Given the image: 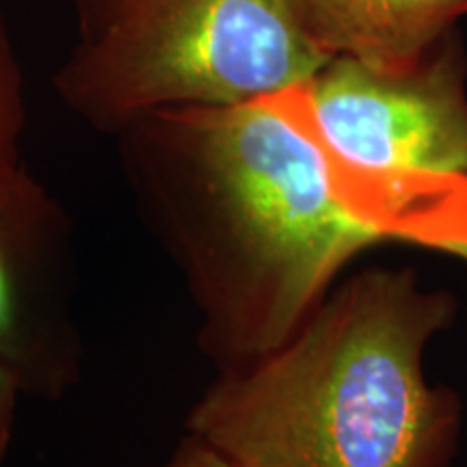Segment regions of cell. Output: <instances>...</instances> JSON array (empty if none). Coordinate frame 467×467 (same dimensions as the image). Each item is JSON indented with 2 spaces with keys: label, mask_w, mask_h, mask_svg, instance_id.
<instances>
[{
  "label": "cell",
  "mask_w": 467,
  "mask_h": 467,
  "mask_svg": "<svg viewBox=\"0 0 467 467\" xmlns=\"http://www.w3.org/2000/svg\"><path fill=\"white\" fill-rule=\"evenodd\" d=\"M121 134L223 372L288 342L344 265L383 241L337 197L318 145L265 100L151 110Z\"/></svg>",
  "instance_id": "1"
},
{
  "label": "cell",
  "mask_w": 467,
  "mask_h": 467,
  "mask_svg": "<svg viewBox=\"0 0 467 467\" xmlns=\"http://www.w3.org/2000/svg\"><path fill=\"white\" fill-rule=\"evenodd\" d=\"M452 318L446 290L368 268L277 350L223 372L186 431L234 467H451L461 407L424 353Z\"/></svg>",
  "instance_id": "2"
},
{
  "label": "cell",
  "mask_w": 467,
  "mask_h": 467,
  "mask_svg": "<svg viewBox=\"0 0 467 467\" xmlns=\"http://www.w3.org/2000/svg\"><path fill=\"white\" fill-rule=\"evenodd\" d=\"M76 44L55 76L74 113L121 132L151 110L241 104L312 80L329 57L288 0H72Z\"/></svg>",
  "instance_id": "3"
},
{
  "label": "cell",
  "mask_w": 467,
  "mask_h": 467,
  "mask_svg": "<svg viewBox=\"0 0 467 467\" xmlns=\"http://www.w3.org/2000/svg\"><path fill=\"white\" fill-rule=\"evenodd\" d=\"M262 100L318 145L350 213L366 192L405 175H467V96L451 55L399 72L337 57L307 83Z\"/></svg>",
  "instance_id": "4"
},
{
  "label": "cell",
  "mask_w": 467,
  "mask_h": 467,
  "mask_svg": "<svg viewBox=\"0 0 467 467\" xmlns=\"http://www.w3.org/2000/svg\"><path fill=\"white\" fill-rule=\"evenodd\" d=\"M67 223L26 167L0 182V366L22 394L57 399L78 377Z\"/></svg>",
  "instance_id": "5"
},
{
  "label": "cell",
  "mask_w": 467,
  "mask_h": 467,
  "mask_svg": "<svg viewBox=\"0 0 467 467\" xmlns=\"http://www.w3.org/2000/svg\"><path fill=\"white\" fill-rule=\"evenodd\" d=\"M301 31L329 58L399 72L431 55L467 0H288Z\"/></svg>",
  "instance_id": "6"
},
{
  "label": "cell",
  "mask_w": 467,
  "mask_h": 467,
  "mask_svg": "<svg viewBox=\"0 0 467 467\" xmlns=\"http://www.w3.org/2000/svg\"><path fill=\"white\" fill-rule=\"evenodd\" d=\"M26 121L25 98H22V72L14 46L0 20V182L25 165L20 162L22 128Z\"/></svg>",
  "instance_id": "7"
},
{
  "label": "cell",
  "mask_w": 467,
  "mask_h": 467,
  "mask_svg": "<svg viewBox=\"0 0 467 467\" xmlns=\"http://www.w3.org/2000/svg\"><path fill=\"white\" fill-rule=\"evenodd\" d=\"M407 241L467 260V178H454L413 227Z\"/></svg>",
  "instance_id": "8"
},
{
  "label": "cell",
  "mask_w": 467,
  "mask_h": 467,
  "mask_svg": "<svg viewBox=\"0 0 467 467\" xmlns=\"http://www.w3.org/2000/svg\"><path fill=\"white\" fill-rule=\"evenodd\" d=\"M20 394L22 389L17 385L16 377L0 366V463H3L5 454H7L11 431H14L16 402Z\"/></svg>",
  "instance_id": "9"
},
{
  "label": "cell",
  "mask_w": 467,
  "mask_h": 467,
  "mask_svg": "<svg viewBox=\"0 0 467 467\" xmlns=\"http://www.w3.org/2000/svg\"><path fill=\"white\" fill-rule=\"evenodd\" d=\"M165 467H234L221 457L219 452H214L213 448L206 443L195 440V437H186L180 443L178 451L171 454V459L167 461Z\"/></svg>",
  "instance_id": "10"
}]
</instances>
